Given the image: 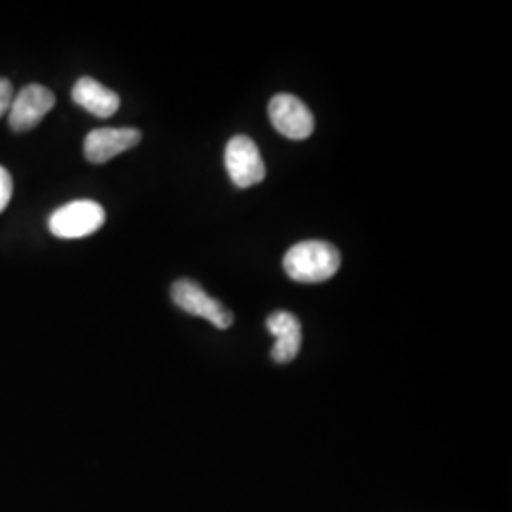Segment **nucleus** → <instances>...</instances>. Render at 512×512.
<instances>
[{
    "label": "nucleus",
    "mask_w": 512,
    "mask_h": 512,
    "mask_svg": "<svg viewBox=\"0 0 512 512\" xmlns=\"http://www.w3.org/2000/svg\"><path fill=\"white\" fill-rule=\"evenodd\" d=\"M266 327L275 336L272 359L279 365H287L296 359L298 351L302 348V325L298 317L289 311H274Z\"/></svg>",
    "instance_id": "nucleus-8"
},
{
    "label": "nucleus",
    "mask_w": 512,
    "mask_h": 512,
    "mask_svg": "<svg viewBox=\"0 0 512 512\" xmlns=\"http://www.w3.org/2000/svg\"><path fill=\"white\" fill-rule=\"evenodd\" d=\"M268 114L274 126L281 135L293 141H304L308 139L313 128L315 120L311 110L291 93H279L270 101Z\"/></svg>",
    "instance_id": "nucleus-6"
},
{
    "label": "nucleus",
    "mask_w": 512,
    "mask_h": 512,
    "mask_svg": "<svg viewBox=\"0 0 512 512\" xmlns=\"http://www.w3.org/2000/svg\"><path fill=\"white\" fill-rule=\"evenodd\" d=\"M224 162L232 183L238 188H251L266 177V165L255 141L247 135H236L228 141Z\"/></svg>",
    "instance_id": "nucleus-4"
},
{
    "label": "nucleus",
    "mask_w": 512,
    "mask_h": 512,
    "mask_svg": "<svg viewBox=\"0 0 512 512\" xmlns=\"http://www.w3.org/2000/svg\"><path fill=\"white\" fill-rule=\"evenodd\" d=\"M340 262V251L327 241H302L287 251L283 268L298 283H321L340 270Z\"/></svg>",
    "instance_id": "nucleus-1"
},
{
    "label": "nucleus",
    "mask_w": 512,
    "mask_h": 512,
    "mask_svg": "<svg viewBox=\"0 0 512 512\" xmlns=\"http://www.w3.org/2000/svg\"><path fill=\"white\" fill-rule=\"evenodd\" d=\"M71 95L78 107H82L97 118H110L112 114H116V110L120 109L118 93L105 88L101 82L93 80L90 76L76 80Z\"/></svg>",
    "instance_id": "nucleus-9"
},
{
    "label": "nucleus",
    "mask_w": 512,
    "mask_h": 512,
    "mask_svg": "<svg viewBox=\"0 0 512 512\" xmlns=\"http://www.w3.org/2000/svg\"><path fill=\"white\" fill-rule=\"evenodd\" d=\"M12 190H14L12 177H10L8 169H4L0 165V213L8 207V203L12 200Z\"/></svg>",
    "instance_id": "nucleus-10"
},
{
    "label": "nucleus",
    "mask_w": 512,
    "mask_h": 512,
    "mask_svg": "<svg viewBox=\"0 0 512 512\" xmlns=\"http://www.w3.org/2000/svg\"><path fill=\"white\" fill-rule=\"evenodd\" d=\"M54 105L55 95L52 90L40 84H29L18 95H14L8 110V124L16 133L31 131L54 109Z\"/></svg>",
    "instance_id": "nucleus-5"
},
{
    "label": "nucleus",
    "mask_w": 512,
    "mask_h": 512,
    "mask_svg": "<svg viewBox=\"0 0 512 512\" xmlns=\"http://www.w3.org/2000/svg\"><path fill=\"white\" fill-rule=\"evenodd\" d=\"M141 143V131L135 128H99L86 135L84 156L90 164H107L114 156Z\"/></svg>",
    "instance_id": "nucleus-7"
},
{
    "label": "nucleus",
    "mask_w": 512,
    "mask_h": 512,
    "mask_svg": "<svg viewBox=\"0 0 512 512\" xmlns=\"http://www.w3.org/2000/svg\"><path fill=\"white\" fill-rule=\"evenodd\" d=\"M105 209L92 200L61 205L48 219V228L55 238L80 239L95 234L105 224Z\"/></svg>",
    "instance_id": "nucleus-2"
},
{
    "label": "nucleus",
    "mask_w": 512,
    "mask_h": 512,
    "mask_svg": "<svg viewBox=\"0 0 512 512\" xmlns=\"http://www.w3.org/2000/svg\"><path fill=\"white\" fill-rule=\"evenodd\" d=\"M12 99H14V88H12V82L8 78H0V118L4 114H8L10 105H12Z\"/></svg>",
    "instance_id": "nucleus-11"
},
{
    "label": "nucleus",
    "mask_w": 512,
    "mask_h": 512,
    "mask_svg": "<svg viewBox=\"0 0 512 512\" xmlns=\"http://www.w3.org/2000/svg\"><path fill=\"white\" fill-rule=\"evenodd\" d=\"M171 298L181 310L207 319L217 329L226 330L234 323V313L224 308L219 300L203 291L192 279H179L171 287Z\"/></svg>",
    "instance_id": "nucleus-3"
}]
</instances>
